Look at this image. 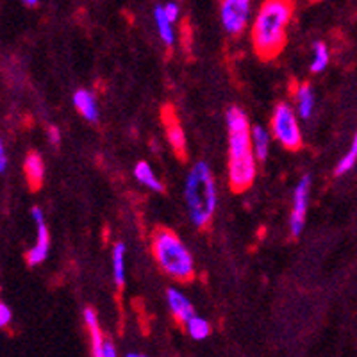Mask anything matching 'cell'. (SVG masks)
<instances>
[{
  "label": "cell",
  "instance_id": "6da1fadb",
  "mask_svg": "<svg viewBox=\"0 0 357 357\" xmlns=\"http://www.w3.org/2000/svg\"><path fill=\"white\" fill-rule=\"evenodd\" d=\"M229 139V186L234 193L247 191L257 177V158L252 146V126L241 107H229L225 114Z\"/></svg>",
  "mask_w": 357,
  "mask_h": 357
},
{
  "label": "cell",
  "instance_id": "7a4b0ae2",
  "mask_svg": "<svg viewBox=\"0 0 357 357\" xmlns=\"http://www.w3.org/2000/svg\"><path fill=\"white\" fill-rule=\"evenodd\" d=\"M295 4L296 0H263L257 8L252 22L250 40L254 52L263 61H273L284 50Z\"/></svg>",
  "mask_w": 357,
  "mask_h": 357
},
{
  "label": "cell",
  "instance_id": "3957f363",
  "mask_svg": "<svg viewBox=\"0 0 357 357\" xmlns=\"http://www.w3.org/2000/svg\"><path fill=\"white\" fill-rule=\"evenodd\" d=\"M184 202L190 222L197 229L209 227L218 207V188L211 167L206 161L195 162L188 172L184 183Z\"/></svg>",
  "mask_w": 357,
  "mask_h": 357
},
{
  "label": "cell",
  "instance_id": "277c9868",
  "mask_svg": "<svg viewBox=\"0 0 357 357\" xmlns=\"http://www.w3.org/2000/svg\"><path fill=\"white\" fill-rule=\"evenodd\" d=\"M152 256L159 268L177 282H190L195 277V261L181 236L167 227L155 229L151 240Z\"/></svg>",
  "mask_w": 357,
  "mask_h": 357
},
{
  "label": "cell",
  "instance_id": "5b68a950",
  "mask_svg": "<svg viewBox=\"0 0 357 357\" xmlns=\"http://www.w3.org/2000/svg\"><path fill=\"white\" fill-rule=\"evenodd\" d=\"M270 132L272 138L286 151H301L302 149V129L301 118L295 107L289 102H279L270 120Z\"/></svg>",
  "mask_w": 357,
  "mask_h": 357
},
{
  "label": "cell",
  "instance_id": "8992f818",
  "mask_svg": "<svg viewBox=\"0 0 357 357\" xmlns=\"http://www.w3.org/2000/svg\"><path fill=\"white\" fill-rule=\"evenodd\" d=\"M252 15V0H222L220 22L229 36H241L247 31Z\"/></svg>",
  "mask_w": 357,
  "mask_h": 357
},
{
  "label": "cell",
  "instance_id": "52a82bcc",
  "mask_svg": "<svg viewBox=\"0 0 357 357\" xmlns=\"http://www.w3.org/2000/svg\"><path fill=\"white\" fill-rule=\"evenodd\" d=\"M311 175H302L301 181L296 183L293 190L291 213H289V232L293 238H298L305 227V216L309 207V193H311Z\"/></svg>",
  "mask_w": 357,
  "mask_h": 357
},
{
  "label": "cell",
  "instance_id": "ba28073f",
  "mask_svg": "<svg viewBox=\"0 0 357 357\" xmlns=\"http://www.w3.org/2000/svg\"><path fill=\"white\" fill-rule=\"evenodd\" d=\"M161 120H162V127H165V134H167V139L168 143H170L172 149H174L175 155H177L178 159L186 161L188 159L186 132H184L183 126H181V120H178L174 107L172 106L162 107Z\"/></svg>",
  "mask_w": 357,
  "mask_h": 357
},
{
  "label": "cell",
  "instance_id": "9c48e42d",
  "mask_svg": "<svg viewBox=\"0 0 357 357\" xmlns=\"http://www.w3.org/2000/svg\"><path fill=\"white\" fill-rule=\"evenodd\" d=\"M33 218L36 222V229H38V234H36V241L34 245L31 247V250L27 252V263L31 266H36V264H41L47 256H49V250H50V232L49 227H47V223H45V216L43 211H41L40 207H33Z\"/></svg>",
  "mask_w": 357,
  "mask_h": 357
},
{
  "label": "cell",
  "instance_id": "30bf717a",
  "mask_svg": "<svg viewBox=\"0 0 357 357\" xmlns=\"http://www.w3.org/2000/svg\"><path fill=\"white\" fill-rule=\"evenodd\" d=\"M314 104H317V97H314V89L309 82H301L293 89V106H295L296 114L302 120H309L314 113Z\"/></svg>",
  "mask_w": 357,
  "mask_h": 357
},
{
  "label": "cell",
  "instance_id": "8fae6325",
  "mask_svg": "<svg viewBox=\"0 0 357 357\" xmlns=\"http://www.w3.org/2000/svg\"><path fill=\"white\" fill-rule=\"evenodd\" d=\"M167 302L168 307H170L172 314L175 317V320L178 324L186 325L191 318L195 317V309H193V304L186 298L184 293H181L178 289L175 288H168L167 289Z\"/></svg>",
  "mask_w": 357,
  "mask_h": 357
},
{
  "label": "cell",
  "instance_id": "7c38bea8",
  "mask_svg": "<svg viewBox=\"0 0 357 357\" xmlns=\"http://www.w3.org/2000/svg\"><path fill=\"white\" fill-rule=\"evenodd\" d=\"M73 107L84 118L86 122H97L98 120V104L95 95L86 88H79L73 93Z\"/></svg>",
  "mask_w": 357,
  "mask_h": 357
},
{
  "label": "cell",
  "instance_id": "4fadbf2b",
  "mask_svg": "<svg viewBox=\"0 0 357 357\" xmlns=\"http://www.w3.org/2000/svg\"><path fill=\"white\" fill-rule=\"evenodd\" d=\"M24 174L29 188L33 191L40 190L45 178V162L38 152H29L24 161Z\"/></svg>",
  "mask_w": 357,
  "mask_h": 357
},
{
  "label": "cell",
  "instance_id": "5bb4252c",
  "mask_svg": "<svg viewBox=\"0 0 357 357\" xmlns=\"http://www.w3.org/2000/svg\"><path fill=\"white\" fill-rule=\"evenodd\" d=\"M84 324L88 327V333H89V340H91V354L93 357H104V334L100 331V325H98V317L95 309L91 307H86L84 309Z\"/></svg>",
  "mask_w": 357,
  "mask_h": 357
},
{
  "label": "cell",
  "instance_id": "9a60e30c",
  "mask_svg": "<svg viewBox=\"0 0 357 357\" xmlns=\"http://www.w3.org/2000/svg\"><path fill=\"white\" fill-rule=\"evenodd\" d=\"M134 178H136L142 186H145L146 190L155 191V193H162V191H165V186H162L159 175L155 174L154 168H152L146 161L136 162V167H134Z\"/></svg>",
  "mask_w": 357,
  "mask_h": 357
},
{
  "label": "cell",
  "instance_id": "2e32d148",
  "mask_svg": "<svg viewBox=\"0 0 357 357\" xmlns=\"http://www.w3.org/2000/svg\"><path fill=\"white\" fill-rule=\"evenodd\" d=\"M272 139V132L264 129L263 126L252 127V146H254V154H256L257 161H264L268 158Z\"/></svg>",
  "mask_w": 357,
  "mask_h": 357
},
{
  "label": "cell",
  "instance_id": "e0dca14e",
  "mask_svg": "<svg viewBox=\"0 0 357 357\" xmlns=\"http://www.w3.org/2000/svg\"><path fill=\"white\" fill-rule=\"evenodd\" d=\"M154 22L155 29H158L159 38L167 47H174L175 43V31H174V22L167 17V13L162 9V6H158L154 9Z\"/></svg>",
  "mask_w": 357,
  "mask_h": 357
},
{
  "label": "cell",
  "instance_id": "ac0fdd59",
  "mask_svg": "<svg viewBox=\"0 0 357 357\" xmlns=\"http://www.w3.org/2000/svg\"><path fill=\"white\" fill-rule=\"evenodd\" d=\"M111 263H113V279L118 288L126 286V245L114 243L111 250Z\"/></svg>",
  "mask_w": 357,
  "mask_h": 357
},
{
  "label": "cell",
  "instance_id": "d6986e66",
  "mask_svg": "<svg viewBox=\"0 0 357 357\" xmlns=\"http://www.w3.org/2000/svg\"><path fill=\"white\" fill-rule=\"evenodd\" d=\"M331 63V50L325 41H314L312 43V54H311V65L309 70L312 73H321Z\"/></svg>",
  "mask_w": 357,
  "mask_h": 357
},
{
  "label": "cell",
  "instance_id": "ffe728a7",
  "mask_svg": "<svg viewBox=\"0 0 357 357\" xmlns=\"http://www.w3.org/2000/svg\"><path fill=\"white\" fill-rule=\"evenodd\" d=\"M356 165H357V130H356V134L352 136V142H350L349 151H347L345 155H343V158L337 161L334 175H336V177H343V175H347L349 172H352Z\"/></svg>",
  "mask_w": 357,
  "mask_h": 357
},
{
  "label": "cell",
  "instance_id": "44dd1931",
  "mask_svg": "<svg viewBox=\"0 0 357 357\" xmlns=\"http://www.w3.org/2000/svg\"><path fill=\"white\" fill-rule=\"evenodd\" d=\"M186 329L188 333H190V336L197 341L206 340V337L211 334V325H209V321L202 317H197V314L188 321Z\"/></svg>",
  "mask_w": 357,
  "mask_h": 357
},
{
  "label": "cell",
  "instance_id": "7402d4cb",
  "mask_svg": "<svg viewBox=\"0 0 357 357\" xmlns=\"http://www.w3.org/2000/svg\"><path fill=\"white\" fill-rule=\"evenodd\" d=\"M165 13H167V17L170 18L172 22H177L178 17H181V6L177 2H167V4L162 6Z\"/></svg>",
  "mask_w": 357,
  "mask_h": 357
},
{
  "label": "cell",
  "instance_id": "603a6c76",
  "mask_svg": "<svg viewBox=\"0 0 357 357\" xmlns=\"http://www.w3.org/2000/svg\"><path fill=\"white\" fill-rule=\"evenodd\" d=\"M11 318H13L11 309H9L4 302H0V329L8 327V325L11 324Z\"/></svg>",
  "mask_w": 357,
  "mask_h": 357
},
{
  "label": "cell",
  "instance_id": "cb8c5ba5",
  "mask_svg": "<svg viewBox=\"0 0 357 357\" xmlns=\"http://www.w3.org/2000/svg\"><path fill=\"white\" fill-rule=\"evenodd\" d=\"M104 357H116V347L111 340L104 341Z\"/></svg>",
  "mask_w": 357,
  "mask_h": 357
},
{
  "label": "cell",
  "instance_id": "d4e9b609",
  "mask_svg": "<svg viewBox=\"0 0 357 357\" xmlns=\"http://www.w3.org/2000/svg\"><path fill=\"white\" fill-rule=\"evenodd\" d=\"M49 139L52 145H59L61 136H59V129H57V127H49Z\"/></svg>",
  "mask_w": 357,
  "mask_h": 357
},
{
  "label": "cell",
  "instance_id": "484cf974",
  "mask_svg": "<svg viewBox=\"0 0 357 357\" xmlns=\"http://www.w3.org/2000/svg\"><path fill=\"white\" fill-rule=\"evenodd\" d=\"M8 167V158H6V151H4V143L0 139V174L6 170Z\"/></svg>",
  "mask_w": 357,
  "mask_h": 357
},
{
  "label": "cell",
  "instance_id": "4316f807",
  "mask_svg": "<svg viewBox=\"0 0 357 357\" xmlns=\"http://www.w3.org/2000/svg\"><path fill=\"white\" fill-rule=\"evenodd\" d=\"M22 2H24L25 6H29V8H34V6H38L40 0H22Z\"/></svg>",
  "mask_w": 357,
  "mask_h": 357
},
{
  "label": "cell",
  "instance_id": "83f0119b",
  "mask_svg": "<svg viewBox=\"0 0 357 357\" xmlns=\"http://www.w3.org/2000/svg\"><path fill=\"white\" fill-rule=\"evenodd\" d=\"M126 357H146V356H143V354H127Z\"/></svg>",
  "mask_w": 357,
  "mask_h": 357
}]
</instances>
